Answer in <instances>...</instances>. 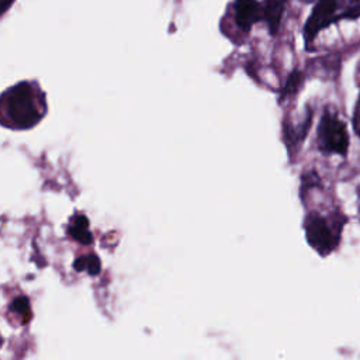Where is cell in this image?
<instances>
[{
	"label": "cell",
	"instance_id": "obj_7",
	"mask_svg": "<svg viewBox=\"0 0 360 360\" xmlns=\"http://www.w3.org/2000/svg\"><path fill=\"white\" fill-rule=\"evenodd\" d=\"M68 233L72 239L82 245H90L93 242V235L89 229V219L83 214H75L68 226Z\"/></svg>",
	"mask_w": 360,
	"mask_h": 360
},
{
	"label": "cell",
	"instance_id": "obj_6",
	"mask_svg": "<svg viewBox=\"0 0 360 360\" xmlns=\"http://www.w3.org/2000/svg\"><path fill=\"white\" fill-rule=\"evenodd\" d=\"M287 1L288 0H263L262 1L263 21L266 22L270 34L273 35H276L280 28Z\"/></svg>",
	"mask_w": 360,
	"mask_h": 360
},
{
	"label": "cell",
	"instance_id": "obj_4",
	"mask_svg": "<svg viewBox=\"0 0 360 360\" xmlns=\"http://www.w3.org/2000/svg\"><path fill=\"white\" fill-rule=\"evenodd\" d=\"M319 148L326 153L345 155L349 146V135L345 122L333 112H325L318 127Z\"/></svg>",
	"mask_w": 360,
	"mask_h": 360
},
{
	"label": "cell",
	"instance_id": "obj_12",
	"mask_svg": "<svg viewBox=\"0 0 360 360\" xmlns=\"http://www.w3.org/2000/svg\"><path fill=\"white\" fill-rule=\"evenodd\" d=\"M300 1L307 3V4H315V3H318V1H321V0H300Z\"/></svg>",
	"mask_w": 360,
	"mask_h": 360
},
{
	"label": "cell",
	"instance_id": "obj_1",
	"mask_svg": "<svg viewBox=\"0 0 360 360\" xmlns=\"http://www.w3.org/2000/svg\"><path fill=\"white\" fill-rule=\"evenodd\" d=\"M42 96L28 82H21L7 89L1 96L3 122L14 129L34 127L44 115L45 105Z\"/></svg>",
	"mask_w": 360,
	"mask_h": 360
},
{
	"label": "cell",
	"instance_id": "obj_8",
	"mask_svg": "<svg viewBox=\"0 0 360 360\" xmlns=\"http://www.w3.org/2000/svg\"><path fill=\"white\" fill-rule=\"evenodd\" d=\"M73 267L76 271H87L89 274L91 276H96L100 273V269H101V263L98 260V257L91 253V255H84V256H80L77 257L75 262H73Z\"/></svg>",
	"mask_w": 360,
	"mask_h": 360
},
{
	"label": "cell",
	"instance_id": "obj_2",
	"mask_svg": "<svg viewBox=\"0 0 360 360\" xmlns=\"http://www.w3.org/2000/svg\"><path fill=\"white\" fill-rule=\"evenodd\" d=\"M360 18V0H321L315 3L305 25L304 39L307 48L319 31L342 20Z\"/></svg>",
	"mask_w": 360,
	"mask_h": 360
},
{
	"label": "cell",
	"instance_id": "obj_11",
	"mask_svg": "<svg viewBox=\"0 0 360 360\" xmlns=\"http://www.w3.org/2000/svg\"><path fill=\"white\" fill-rule=\"evenodd\" d=\"M15 0H0V11H1V14H4L11 7V4Z\"/></svg>",
	"mask_w": 360,
	"mask_h": 360
},
{
	"label": "cell",
	"instance_id": "obj_5",
	"mask_svg": "<svg viewBox=\"0 0 360 360\" xmlns=\"http://www.w3.org/2000/svg\"><path fill=\"white\" fill-rule=\"evenodd\" d=\"M232 11L235 24L243 32H249L253 24L263 21V6L257 0H233Z\"/></svg>",
	"mask_w": 360,
	"mask_h": 360
},
{
	"label": "cell",
	"instance_id": "obj_9",
	"mask_svg": "<svg viewBox=\"0 0 360 360\" xmlns=\"http://www.w3.org/2000/svg\"><path fill=\"white\" fill-rule=\"evenodd\" d=\"M10 309L21 316V322L27 323L31 319V308H30V301L27 297L20 295L15 297L11 304H10Z\"/></svg>",
	"mask_w": 360,
	"mask_h": 360
},
{
	"label": "cell",
	"instance_id": "obj_3",
	"mask_svg": "<svg viewBox=\"0 0 360 360\" xmlns=\"http://www.w3.org/2000/svg\"><path fill=\"white\" fill-rule=\"evenodd\" d=\"M340 231L342 222L329 219L319 214H311L305 221L308 243L323 256L336 248L340 238Z\"/></svg>",
	"mask_w": 360,
	"mask_h": 360
},
{
	"label": "cell",
	"instance_id": "obj_10",
	"mask_svg": "<svg viewBox=\"0 0 360 360\" xmlns=\"http://www.w3.org/2000/svg\"><path fill=\"white\" fill-rule=\"evenodd\" d=\"M353 121H354V128H356L357 134L360 135V100H359V103H357V105H356V111H354V118H353Z\"/></svg>",
	"mask_w": 360,
	"mask_h": 360
}]
</instances>
